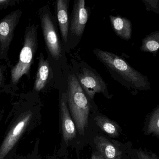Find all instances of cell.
<instances>
[{
    "mask_svg": "<svg viewBox=\"0 0 159 159\" xmlns=\"http://www.w3.org/2000/svg\"><path fill=\"white\" fill-rule=\"evenodd\" d=\"M75 75L89 99H93L96 94L99 93H102L107 98H111L108 91L107 84L96 71L84 67Z\"/></svg>",
    "mask_w": 159,
    "mask_h": 159,
    "instance_id": "277c9868",
    "label": "cell"
},
{
    "mask_svg": "<svg viewBox=\"0 0 159 159\" xmlns=\"http://www.w3.org/2000/svg\"><path fill=\"white\" fill-rule=\"evenodd\" d=\"M138 159H154L153 157L139 149L137 152Z\"/></svg>",
    "mask_w": 159,
    "mask_h": 159,
    "instance_id": "ac0fdd59",
    "label": "cell"
},
{
    "mask_svg": "<svg viewBox=\"0 0 159 159\" xmlns=\"http://www.w3.org/2000/svg\"><path fill=\"white\" fill-rule=\"evenodd\" d=\"M50 73V67L47 60H45L42 54L40 57L34 89L39 92L42 90L46 84Z\"/></svg>",
    "mask_w": 159,
    "mask_h": 159,
    "instance_id": "5bb4252c",
    "label": "cell"
},
{
    "mask_svg": "<svg viewBox=\"0 0 159 159\" xmlns=\"http://www.w3.org/2000/svg\"><path fill=\"white\" fill-rule=\"evenodd\" d=\"M97 149L105 159H121L122 152L113 143L101 135L94 138Z\"/></svg>",
    "mask_w": 159,
    "mask_h": 159,
    "instance_id": "30bf717a",
    "label": "cell"
},
{
    "mask_svg": "<svg viewBox=\"0 0 159 159\" xmlns=\"http://www.w3.org/2000/svg\"><path fill=\"white\" fill-rule=\"evenodd\" d=\"M142 1L145 3L147 11L159 13V0H142Z\"/></svg>",
    "mask_w": 159,
    "mask_h": 159,
    "instance_id": "e0dca14e",
    "label": "cell"
},
{
    "mask_svg": "<svg viewBox=\"0 0 159 159\" xmlns=\"http://www.w3.org/2000/svg\"><path fill=\"white\" fill-rule=\"evenodd\" d=\"M66 95L71 118L79 134L84 135L88 125L90 104L74 73L69 76Z\"/></svg>",
    "mask_w": 159,
    "mask_h": 159,
    "instance_id": "7a4b0ae2",
    "label": "cell"
},
{
    "mask_svg": "<svg viewBox=\"0 0 159 159\" xmlns=\"http://www.w3.org/2000/svg\"><path fill=\"white\" fill-rule=\"evenodd\" d=\"M2 73L1 70L0 69V84H1L2 81Z\"/></svg>",
    "mask_w": 159,
    "mask_h": 159,
    "instance_id": "44dd1931",
    "label": "cell"
},
{
    "mask_svg": "<svg viewBox=\"0 0 159 159\" xmlns=\"http://www.w3.org/2000/svg\"><path fill=\"white\" fill-rule=\"evenodd\" d=\"M88 11L85 7V1H76L71 14L70 23L69 34L72 36L81 38L88 20Z\"/></svg>",
    "mask_w": 159,
    "mask_h": 159,
    "instance_id": "52a82bcc",
    "label": "cell"
},
{
    "mask_svg": "<svg viewBox=\"0 0 159 159\" xmlns=\"http://www.w3.org/2000/svg\"><path fill=\"white\" fill-rule=\"evenodd\" d=\"M41 24L44 40L51 56L56 60L62 56V47L55 26L48 14L41 17Z\"/></svg>",
    "mask_w": 159,
    "mask_h": 159,
    "instance_id": "8992f818",
    "label": "cell"
},
{
    "mask_svg": "<svg viewBox=\"0 0 159 159\" xmlns=\"http://www.w3.org/2000/svg\"><path fill=\"white\" fill-rule=\"evenodd\" d=\"M62 135L65 142L74 139L77 134V129L68 107L66 93H63L60 104Z\"/></svg>",
    "mask_w": 159,
    "mask_h": 159,
    "instance_id": "9c48e42d",
    "label": "cell"
},
{
    "mask_svg": "<svg viewBox=\"0 0 159 159\" xmlns=\"http://www.w3.org/2000/svg\"><path fill=\"white\" fill-rule=\"evenodd\" d=\"M30 111L19 116L9 130L0 147V159H4L18 142L32 119Z\"/></svg>",
    "mask_w": 159,
    "mask_h": 159,
    "instance_id": "5b68a950",
    "label": "cell"
},
{
    "mask_svg": "<svg viewBox=\"0 0 159 159\" xmlns=\"http://www.w3.org/2000/svg\"><path fill=\"white\" fill-rule=\"evenodd\" d=\"M109 18L114 32L118 37L125 40L131 39L132 25L130 20L120 16L110 15Z\"/></svg>",
    "mask_w": 159,
    "mask_h": 159,
    "instance_id": "7c38bea8",
    "label": "cell"
},
{
    "mask_svg": "<svg viewBox=\"0 0 159 159\" xmlns=\"http://www.w3.org/2000/svg\"><path fill=\"white\" fill-rule=\"evenodd\" d=\"M37 47V28L33 25L26 30L24 46L20 52L19 61L11 70V79L13 84H17L23 75L28 74Z\"/></svg>",
    "mask_w": 159,
    "mask_h": 159,
    "instance_id": "3957f363",
    "label": "cell"
},
{
    "mask_svg": "<svg viewBox=\"0 0 159 159\" xmlns=\"http://www.w3.org/2000/svg\"><path fill=\"white\" fill-rule=\"evenodd\" d=\"M147 133L148 134H153L157 137L159 136V106L152 111L150 117L147 127Z\"/></svg>",
    "mask_w": 159,
    "mask_h": 159,
    "instance_id": "2e32d148",
    "label": "cell"
},
{
    "mask_svg": "<svg viewBox=\"0 0 159 159\" xmlns=\"http://www.w3.org/2000/svg\"><path fill=\"white\" fill-rule=\"evenodd\" d=\"M21 11H15L0 21V50L4 51L11 43L14 31L20 16Z\"/></svg>",
    "mask_w": 159,
    "mask_h": 159,
    "instance_id": "ba28073f",
    "label": "cell"
},
{
    "mask_svg": "<svg viewBox=\"0 0 159 159\" xmlns=\"http://www.w3.org/2000/svg\"><path fill=\"white\" fill-rule=\"evenodd\" d=\"M97 125L111 137L117 138L120 136L121 128L115 121L104 116H97L95 118Z\"/></svg>",
    "mask_w": 159,
    "mask_h": 159,
    "instance_id": "4fadbf2b",
    "label": "cell"
},
{
    "mask_svg": "<svg viewBox=\"0 0 159 159\" xmlns=\"http://www.w3.org/2000/svg\"><path fill=\"white\" fill-rule=\"evenodd\" d=\"M68 2V0H58L57 2V20L62 39L65 43L68 41L69 33Z\"/></svg>",
    "mask_w": 159,
    "mask_h": 159,
    "instance_id": "8fae6325",
    "label": "cell"
},
{
    "mask_svg": "<svg viewBox=\"0 0 159 159\" xmlns=\"http://www.w3.org/2000/svg\"><path fill=\"white\" fill-rule=\"evenodd\" d=\"M9 2H10L9 1H7V0H0V6L7 4Z\"/></svg>",
    "mask_w": 159,
    "mask_h": 159,
    "instance_id": "ffe728a7",
    "label": "cell"
},
{
    "mask_svg": "<svg viewBox=\"0 0 159 159\" xmlns=\"http://www.w3.org/2000/svg\"><path fill=\"white\" fill-rule=\"evenodd\" d=\"M93 53L109 70L119 76L126 86L134 90H148L150 88L148 77L136 70L120 57L98 49L94 50Z\"/></svg>",
    "mask_w": 159,
    "mask_h": 159,
    "instance_id": "6da1fadb",
    "label": "cell"
},
{
    "mask_svg": "<svg viewBox=\"0 0 159 159\" xmlns=\"http://www.w3.org/2000/svg\"><path fill=\"white\" fill-rule=\"evenodd\" d=\"M91 159H105L104 157L100 154L98 153H94L92 155Z\"/></svg>",
    "mask_w": 159,
    "mask_h": 159,
    "instance_id": "d6986e66",
    "label": "cell"
},
{
    "mask_svg": "<svg viewBox=\"0 0 159 159\" xmlns=\"http://www.w3.org/2000/svg\"><path fill=\"white\" fill-rule=\"evenodd\" d=\"M159 48V31L152 32L142 39L140 50L144 52H149L155 56Z\"/></svg>",
    "mask_w": 159,
    "mask_h": 159,
    "instance_id": "9a60e30c",
    "label": "cell"
}]
</instances>
